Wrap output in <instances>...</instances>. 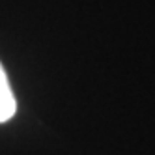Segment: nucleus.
<instances>
[{
  "mask_svg": "<svg viewBox=\"0 0 155 155\" xmlns=\"http://www.w3.org/2000/svg\"><path fill=\"white\" fill-rule=\"evenodd\" d=\"M15 110H17L15 97H13L12 88H9L6 71L2 68V64H0V124L12 120L13 114H15Z\"/></svg>",
  "mask_w": 155,
  "mask_h": 155,
  "instance_id": "f257e3e1",
  "label": "nucleus"
}]
</instances>
